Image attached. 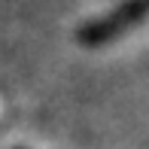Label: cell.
<instances>
[{
    "instance_id": "6da1fadb",
    "label": "cell",
    "mask_w": 149,
    "mask_h": 149,
    "mask_svg": "<svg viewBox=\"0 0 149 149\" xmlns=\"http://www.w3.org/2000/svg\"><path fill=\"white\" fill-rule=\"evenodd\" d=\"M146 15V0H122L116 9H110L107 15L100 18H91L79 28L76 40L88 49H97V46H107L113 40H119L122 33L134 31Z\"/></svg>"
}]
</instances>
